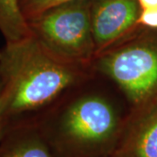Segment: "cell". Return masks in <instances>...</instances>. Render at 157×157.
<instances>
[{
	"mask_svg": "<svg viewBox=\"0 0 157 157\" xmlns=\"http://www.w3.org/2000/svg\"><path fill=\"white\" fill-rule=\"evenodd\" d=\"M97 67L135 105H146L157 94L155 44L137 42L121 46L104 54Z\"/></svg>",
	"mask_w": 157,
	"mask_h": 157,
	"instance_id": "cell-4",
	"label": "cell"
},
{
	"mask_svg": "<svg viewBox=\"0 0 157 157\" xmlns=\"http://www.w3.org/2000/svg\"><path fill=\"white\" fill-rule=\"evenodd\" d=\"M0 157H56L37 124L10 128L0 140Z\"/></svg>",
	"mask_w": 157,
	"mask_h": 157,
	"instance_id": "cell-7",
	"label": "cell"
},
{
	"mask_svg": "<svg viewBox=\"0 0 157 157\" xmlns=\"http://www.w3.org/2000/svg\"><path fill=\"white\" fill-rule=\"evenodd\" d=\"M140 9H145L148 7L157 6V0H138Z\"/></svg>",
	"mask_w": 157,
	"mask_h": 157,
	"instance_id": "cell-12",
	"label": "cell"
},
{
	"mask_svg": "<svg viewBox=\"0 0 157 157\" xmlns=\"http://www.w3.org/2000/svg\"><path fill=\"white\" fill-rule=\"evenodd\" d=\"M138 0H91V25L96 51L110 45L138 21Z\"/></svg>",
	"mask_w": 157,
	"mask_h": 157,
	"instance_id": "cell-5",
	"label": "cell"
},
{
	"mask_svg": "<svg viewBox=\"0 0 157 157\" xmlns=\"http://www.w3.org/2000/svg\"><path fill=\"white\" fill-rule=\"evenodd\" d=\"M74 0H18L19 6L26 21L53 6Z\"/></svg>",
	"mask_w": 157,
	"mask_h": 157,
	"instance_id": "cell-9",
	"label": "cell"
},
{
	"mask_svg": "<svg viewBox=\"0 0 157 157\" xmlns=\"http://www.w3.org/2000/svg\"><path fill=\"white\" fill-rule=\"evenodd\" d=\"M127 121L109 101L86 96L37 125L56 157H107L115 151Z\"/></svg>",
	"mask_w": 157,
	"mask_h": 157,
	"instance_id": "cell-2",
	"label": "cell"
},
{
	"mask_svg": "<svg viewBox=\"0 0 157 157\" xmlns=\"http://www.w3.org/2000/svg\"><path fill=\"white\" fill-rule=\"evenodd\" d=\"M137 23L150 28H157V6L141 9Z\"/></svg>",
	"mask_w": 157,
	"mask_h": 157,
	"instance_id": "cell-10",
	"label": "cell"
},
{
	"mask_svg": "<svg viewBox=\"0 0 157 157\" xmlns=\"http://www.w3.org/2000/svg\"><path fill=\"white\" fill-rule=\"evenodd\" d=\"M90 5L91 0H74L47 9L27 20L32 34L63 61H88L96 52Z\"/></svg>",
	"mask_w": 157,
	"mask_h": 157,
	"instance_id": "cell-3",
	"label": "cell"
},
{
	"mask_svg": "<svg viewBox=\"0 0 157 157\" xmlns=\"http://www.w3.org/2000/svg\"><path fill=\"white\" fill-rule=\"evenodd\" d=\"M107 157H113V155H110V156H107Z\"/></svg>",
	"mask_w": 157,
	"mask_h": 157,
	"instance_id": "cell-13",
	"label": "cell"
},
{
	"mask_svg": "<svg viewBox=\"0 0 157 157\" xmlns=\"http://www.w3.org/2000/svg\"><path fill=\"white\" fill-rule=\"evenodd\" d=\"M0 31L6 42L18 41L32 35L18 0H0Z\"/></svg>",
	"mask_w": 157,
	"mask_h": 157,
	"instance_id": "cell-8",
	"label": "cell"
},
{
	"mask_svg": "<svg viewBox=\"0 0 157 157\" xmlns=\"http://www.w3.org/2000/svg\"><path fill=\"white\" fill-rule=\"evenodd\" d=\"M113 157H157V99L128 119Z\"/></svg>",
	"mask_w": 157,
	"mask_h": 157,
	"instance_id": "cell-6",
	"label": "cell"
},
{
	"mask_svg": "<svg viewBox=\"0 0 157 157\" xmlns=\"http://www.w3.org/2000/svg\"><path fill=\"white\" fill-rule=\"evenodd\" d=\"M6 133V127L2 116V97H1V89H0V140L4 137Z\"/></svg>",
	"mask_w": 157,
	"mask_h": 157,
	"instance_id": "cell-11",
	"label": "cell"
},
{
	"mask_svg": "<svg viewBox=\"0 0 157 157\" xmlns=\"http://www.w3.org/2000/svg\"><path fill=\"white\" fill-rule=\"evenodd\" d=\"M75 78L71 64L51 54L33 34L6 42L0 50L2 116L6 132L30 124L31 114L50 104Z\"/></svg>",
	"mask_w": 157,
	"mask_h": 157,
	"instance_id": "cell-1",
	"label": "cell"
}]
</instances>
